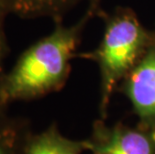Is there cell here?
Returning <instances> with one entry per match:
<instances>
[{
    "label": "cell",
    "instance_id": "6da1fadb",
    "mask_svg": "<svg viewBox=\"0 0 155 154\" xmlns=\"http://www.w3.org/2000/svg\"><path fill=\"white\" fill-rule=\"evenodd\" d=\"M100 9L99 0H89L86 12L76 23L66 26L63 19L54 21L50 34L23 51L11 70L2 75L0 96L3 103L8 106L16 101L34 100L62 89L82 33Z\"/></svg>",
    "mask_w": 155,
    "mask_h": 154
},
{
    "label": "cell",
    "instance_id": "7a4b0ae2",
    "mask_svg": "<svg viewBox=\"0 0 155 154\" xmlns=\"http://www.w3.org/2000/svg\"><path fill=\"white\" fill-rule=\"evenodd\" d=\"M104 30L97 48L78 54L94 61L100 72V114L107 115L114 89L124 79L147 48L155 40V31L148 30L131 8L117 7L110 13L100 9Z\"/></svg>",
    "mask_w": 155,
    "mask_h": 154
},
{
    "label": "cell",
    "instance_id": "3957f363",
    "mask_svg": "<svg viewBox=\"0 0 155 154\" xmlns=\"http://www.w3.org/2000/svg\"><path fill=\"white\" fill-rule=\"evenodd\" d=\"M119 85L138 117L139 127L155 137V40Z\"/></svg>",
    "mask_w": 155,
    "mask_h": 154
},
{
    "label": "cell",
    "instance_id": "277c9868",
    "mask_svg": "<svg viewBox=\"0 0 155 154\" xmlns=\"http://www.w3.org/2000/svg\"><path fill=\"white\" fill-rule=\"evenodd\" d=\"M84 142L91 154H155L152 132L123 124L109 126L103 120L94 123L90 138Z\"/></svg>",
    "mask_w": 155,
    "mask_h": 154
},
{
    "label": "cell",
    "instance_id": "5b68a950",
    "mask_svg": "<svg viewBox=\"0 0 155 154\" xmlns=\"http://www.w3.org/2000/svg\"><path fill=\"white\" fill-rule=\"evenodd\" d=\"M83 151H87L84 140L64 136L53 123L37 134L29 133L22 154H82Z\"/></svg>",
    "mask_w": 155,
    "mask_h": 154
},
{
    "label": "cell",
    "instance_id": "8992f818",
    "mask_svg": "<svg viewBox=\"0 0 155 154\" xmlns=\"http://www.w3.org/2000/svg\"><path fill=\"white\" fill-rule=\"evenodd\" d=\"M83 0H0L8 14L24 19L49 17L63 19L66 13ZM89 1V0H88Z\"/></svg>",
    "mask_w": 155,
    "mask_h": 154
},
{
    "label": "cell",
    "instance_id": "52a82bcc",
    "mask_svg": "<svg viewBox=\"0 0 155 154\" xmlns=\"http://www.w3.org/2000/svg\"><path fill=\"white\" fill-rule=\"evenodd\" d=\"M28 135L26 121L7 113L0 115V154H22Z\"/></svg>",
    "mask_w": 155,
    "mask_h": 154
},
{
    "label": "cell",
    "instance_id": "ba28073f",
    "mask_svg": "<svg viewBox=\"0 0 155 154\" xmlns=\"http://www.w3.org/2000/svg\"><path fill=\"white\" fill-rule=\"evenodd\" d=\"M7 15L9 14L0 3V69L3 68V61H4L9 52V47L4 29V21Z\"/></svg>",
    "mask_w": 155,
    "mask_h": 154
},
{
    "label": "cell",
    "instance_id": "9c48e42d",
    "mask_svg": "<svg viewBox=\"0 0 155 154\" xmlns=\"http://www.w3.org/2000/svg\"><path fill=\"white\" fill-rule=\"evenodd\" d=\"M4 70H3V68L2 69H0V84H1V78H2V75L3 73H4ZM7 107L8 106H6L4 103H3V101L1 99V96H0V115L1 114H5V113H7Z\"/></svg>",
    "mask_w": 155,
    "mask_h": 154
}]
</instances>
